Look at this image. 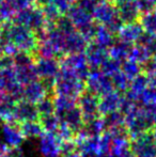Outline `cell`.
<instances>
[{"mask_svg": "<svg viewBox=\"0 0 156 157\" xmlns=\"http://www.w3.org/2000/svg\"><path fill=\"white\" fill-rule=\"evenodd\" d=\"M86 90V82L76 75L72 68L63 66L59 71L54 85V94L63 95L77 99V97Z\"/></svg>", "mask_w": 156, "mask_h": 157, "instance_id": "obj_1", "label": "cell"}, {"mask_svg": "<svg viewBox=\"0 0 156 157\" xmlns=\"http://www.w3.org/2000/svg\"><path fill=\"white\" fill-rule=\"evenodd\" d=\"M129 149L134 157H156V143L152 132L131 138L129 141Z\"/></svg>", "mask_w": 156, "mask_h": 157, "instance_id": "obj_2", "label": "cell"}, {"mask_svg": "<svg viewBox=\"0 0 156 157\" xmlns=\"http://www.w3.org/2000/svg\"><path fill=\"white\" fill-rule=\"evenodd\" d=\"M98 101H100V96L88 91L87 89L77 97L76 103L85 122L101 117L98 111Z\"/></svg>", "mask_w": 156, "mask_h": 157, "instance_id": "obj_3", "label": "cell"}, {"mask_svg": "<svg viewBox=\"0 0 156 157\" xmlns=\"http://www.w3.org/2000/svg\"><path fill=\"white\" fill-rule=\"evenodd\" d=\"M85 82L86 89L96 94L97 96H102V95L115 90L112 81H111V77L107 76L104 73L98 72V71H93L92 73H90Z\"/></svg>", "mask_w": 156, "mask_h": 157, "instance_id": "obj_4", "label": "cell"}, {"mask_svg": "<svg viewBox=\"0 0 156 157\" xmlns=\"http://www.w3.org/2000/svg\"><path fill=\"white\" fill-rule=\"evenodd\" d=\"M39 151L43 157L61 156V139L55 132H46L39 137Z\"/></svg>", "mask_w": 156, "mask_h": 157, "instance_id": "obj_5", "label": "cell"}, {"mask_svg": "<svg viewBox=\"0 0 156 157\" xmlns=\"http://www.w3.org/2000/svg\"><path fill=\"white\" fill-rule=\"evenodd\" d=\"M39 119L40 116L36 104L25 99H19L16 101L12 116V122L21 124L27 121H38Z\"/></svg>", "mask_w": 156, "mask_h": 157, "instance_id": "obj_6", "label": "cell"}, {"mask_svg": "<svg viewBox=\"0 0 156 157\" xmlns=\"http://www.w3.org/2000/svg\"><path fill=\"white\" fill-rule=\"evenodd\" d=\"M57 116V114H56ZM60 120V124H63L72 129L74 134L77 136V134L82 129L83 124H85V120L82 118L80 110H79L78 106L75 105L70 109L65 110L64 112L58 114L57 116Z\"/></svg>", "mask_w": 156, "mask_h": 157, "instance_id": "obj_7", "label": "cell"}, {"mask_svg": "<svg viewBox=\"0 0 156 157\" xmlns=\"http://www.w3.org/2000/svg\"><path fill=\"white\" fill-rule=\"evenodd\" d=\"M50 93L48 89L46 88L45 83L42 80H34L27 85L23 86V92H21V99H25L30 103L36 104L39 101H41L44 96Z\"/></svg>", "mask_w": 156, "mask_h": 157, "instance_id": "obj_8", "label": "cell"}, {"mask_svg": "<svg viewBox=\"0 0 156 157\" xmlns=\"http://www.w3.org/2000/svg\"><path fill=\"white\" fill-rule=\"evenodd\" d=\"M2 138L3 142L8 145L9 147H21V143L25 140V137L21 134L19 124L12 121L4 122L2 124Z\"/></svg>", "mask_w": 156, "mask_h": 157, "instance_id": "obj_9", "label": "cell"}, {"mask_svg": "<svg viewBox=\"0 0 156 157\" xmlns=\"http://www.w3.org/2000/svg\"><path fill=\"white\" fill-rule=\"evenodd\" d=\"M123 94L120 92L110 91L108 93L100 96V101H98V111H100L101 116L108 113V112L119 110L120 108V104L122 101Z\"/></svg>", "mask_w": 156, "mask_h": 157, "instance_id": "obj_10", "label": "cell"}, {"mask_svg": "<svg viewBox=\"0 0 156 157\" xmlns=\"http://www.w3.org/2000/svg\"><path fill=\"white\" fill-rule=\"evenodd\" d=\"M106 130L102 117L86 121L82 129L77 134L76 137H100Z\"/></svg>", "mask_w": 156, "mask_h": 157, "instance_id": "obj_11", "label": "cell"}, {"mask_svg": "<svg viewBox=\"0 0 156 157\" xmlns=\"http://www.w3.org/2000/svg\"><path fill=\"white\" fill-rule=\"evenodd\" d=\"M15 77L17 81L21 86H25L27 83L34 81L39 78L36 74V66L33 64H27V65H17L14 70Z\"/></svg>", "mask_w": 156, "mask_h": 157, "instance_id": "obj_12", "label": "cell"}, {"mask_svg": "<svg viewBox=\"0 0 156 157\" xmlns=\"http://www.w3.org/2000/svg\"><path fill=\"white\" fill-rule=\"evenodd\" d=\"M19 128L25 138H39L44 132L39 120L23 122L19 124Z\"/></svg>", "mask_w": 156, "mask_h": 157, "instance_id": "obj_13", "label": "cell"}, {"mask_svg": "<svg viewBox=\"0 0 156 157\" xmlns=\"http://www.w3.org/2000/svg\"><path fill=\"white\" fill-rule=\"evenodd\" d=\"M101 117H102V120H103V122H104V125L106 129H111V128L124 125L125 116L120 110H115V111L108 112V113L104 114V116H101Z\"/></svg>", "mask_w": 156, "mask_h": 157, "instance_id": "obj_14", "label": "cell"}, {"mask_svg": "<svg viewBox=\"0 0 156 157\" xmlns=\"http://www.w3.org/2000/svg\"><path fill=\"white\" fill-rule=\"evenodd\" d=\"M54 95L55 94H48L44 96L41 101H39L36 104V110L39 112L40 118L45 117L48 114L55 113V104H54Z\"/></svg>", "mask_w": 156, "mask_h": 157, "instance_id": "obj_15", "label": "cell"}, {"mask_svg": "<svg viewBox=\"0 0 156 157\" xmlns=\"http://www.w3.org/2000/svg\"><path fill=\"white\" fill-rule=\"evenodd\" d=\"M40 123L42 125L44 132H55L56 134L57 130H58L59 126H60V120L56 116V113L48 114L45 117H41L39 119Z\"/></svg>", "mask_w": 156, "mask_h": 157, "instance_id": "obj_16", "label": "cell"}, {"mask_svg": "<svg viewBox=\"0 0 156 157\" xmlns=\"http://www.w3.org/2000/svg\"><path fill=\"white\" fill-rule=\"evenodd\" d=\"M138 104L141 106L156 105V86L149 85L146 90L138 96Z\"/></svg>", "mask_w": 156, "mask_h": 157, "instance_id": "obj_17", "label": "cell"}, {"mask_svg": "<svg viewBox=\"0 0 156 157\" xmlns=\"http://www.w3.org/2000/svg\"><path fill=\"white\" fill-rule=\"evenodd\" d=\"M111 81H112L113 89L122 94H124L128 90L129 82H131V80L121 71L111 76Z\"/></svg>", "mask_w": 156, "mask_h": 157, "instance_id": "obj_18", "label": "cell"}, {"mask_svg": "<svg viewBox=\"0 0 156 157\" xmlns=\"http://www.w3.org/2000/svg\"><path fill=\"white\" fill-rule=\"evenodd\" d=\"M121 72L129 80H131L133 78L141 74V67H140L139 63L135 62V61H129V62H124V64L121 66Z\"/></svg>", "mask_w": 156, "mask_h": 157, "instance_id": "obj_19", "label": "cell"}, {"mask_svg": "<svg viewBox=\"0 0 156 157\" xmlns=\"http://www.w3.org/2000/svg\"><path fill=\"white\" fill-rule=\"evenodd\" d=\"M102 157H134V155L129 149V145H124L112 147L106 155H102Z\"/></svg>", "mask_w": 156, "mask_h": 157, "instance_id": "obj_20", "label": "cell"}, {"mask_svg": "<svg viewBox=\"0 0 156 157\" xmlns=\"http://www.w3.org/2000/svg\"><path fill=\"white\" fill-rule=\"evenodd\" d=\"M119 63L118 61H105L101 66L102 67V73L111 77L112 75H115L116 73H118L120 71V64Z\"/></svg>", "mask_w": 156, "mask_h": 157, "instance_id": "obj_21", "label": "cell"}, {"mask_svg": "<svg viewBox=\"0 0 156 157\" xmlns=\"http://www.w3.org/2000/svg\"><path fill=\"white\" fill-rule=\"evenodd\" d=\"M146 72L148 76H152L156 78V57L152 61L146 63Z\"/></svg>", "mask_w": 156, "mask_h": 157, "instance_id": "obj_22", "label": "cell"}, {"mask_svg": "<svg viewBox=\"0 0 156 157\" xmlns=\"http://www.w3.org/2000/svg\"><path fill=\"white\" fill-rule=\"evenodd\" d=\"M13 60L10 57H0V71L12 68Z\"/></svg>", "mask_w": 156, "mask_h": 157, "instance_id": "obj_23", "label": "cell"}, {"mask_svg": "<svg viewBox=\"0 0 156 157\" xmlns=\"http://www.w3.org/2000/svg\"><path fill=\"white\" fill-rule=\"evenodd\" d=\"M6 156L8 157H25L24 152H23V150L21 149V147H10L8 153H6Z\"/></svg>", "mask_w": 156, "mask_h": 157, "instance_id": "obj_24", "label": "cell"}, {"mask_svg": "<svg viewBox=\"0 0 156 157\" xmlns=\"http://www.w3.org/2000/svg\"><path fill=\"white\" fill-rule=\"evenodd\" d=\"M60 157H82L81 154L79 153L78 151L73 152V153H70V154H65V155H61Z\"/></svg>", "mask_w": 156, "mask_h": 157, "instance_id": "obj_25", "label": "cell"}, {"mask_svg": "<svg viewBox=\"0 0 156 157\" xmlns=\"http://www.w3.org/2000/svg\"><path fill=\"white\" fill-rule=\"evenodd\" d=\"M152 135H153V138H154V141H155V143H156V126H155L154 128H153Z\"/></svg>", "mask_w": 156, "mask_h": 157, "instance_id": "obj_26", "label": "cell"}, {"mask_svg": "<svg viewBox=\"0 0 156 157\" xmlns=\"http://www.w3.org/2000/svg\"><path fill=\"white\" fill-rule=\"evenodd\" d=\"M0 157H8V156H6V154H4V155H0Z\"/></svg>", "mask_w": 156, "mask_h": 157, "instance_id": "obj_27", "label": "cell"}]
</instances>
